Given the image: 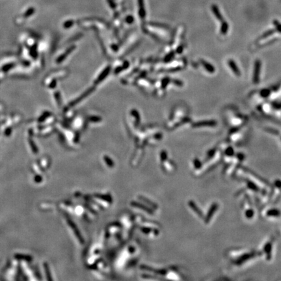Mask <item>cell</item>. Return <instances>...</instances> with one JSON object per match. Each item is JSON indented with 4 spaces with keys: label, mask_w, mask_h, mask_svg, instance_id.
I'll return each mask as SVG.
<instances>
[{
    "label": "cell",
    "mask_w": 281,
    "mask_h": 281,
    "mask_svg": "<svg viewBox=\"0 0 281 281\" xmlns=\"http://www.w3.org/2000/svg\"><path fill=\"white\" fill-rule=\"evenodd\" d=\"M228 260L236 268H243L251 262L260 257L258 251L247 249H232L226 253Z\"/></svg>",
    "instance_id": "obj_1"
},
{
    "label": "cell",
    "mask_w": 281,
    "mask_h": 281,
    "mask_svg": "<svg viewBox=\"0 0 281 281\" xmlns=\"http://www.w3.org/2000/svg\"><path fill=\"white\" fill-rule=\"evenodd\" d=\"M275 241H276V239L273 236L267 238L262 243L261 247L258 251L260 254V257L264 258L265 260L267 262L272 260Z\"/></svg>",
    "instance_id": "obj_2"
},
{
    "label": "cell",
    "mask_w": 281,
    "mask_h": 281,
    "mask_svg": "<svg viewBox=\"0 0 281 281\" xmlns=\"http://www.w3.org/2000/svg\"><path fill=\"white\" fill-rule=\"evenodd\" d=\"M245 197L242 203L243 213L246 219L252 220L254 218L256 212L251 201V197L249 198L248 194H245Z\"/></svg>",
    "instance_id": "obj_3"
},
{
    "label": "cell",
    "mask_w": 281,
    "mask_h": 281,
    "mask_svg": "<svg viewBox=\"0 0 281 281\" xmlns=\"http://www.w3.org/2000/svg\"><path fill=\"white\" fill-rule=\"evenodd\" d=\"M262 216L269 221H276L281 217V211L277 208L266 207L262 211Z\"/></svg>",
    "instance_id": "obj_4"
},
{
    "label": "cell",
    "mask_w": 281,
    "mask_h": 281,
    "mask_svg": "<svg viewBox=\"0 0 281 281\" xmlns=\"http://www.w3.org/2000/svg\"><path fill=\"white\" fill-rule=\"evenodd\" d=\"M191 168L193 174L194 176H200L207 171L204 161H201L199 158H195L191 161Z\"/></svg>",
    "instance_id": "obj_5"
},
{
    "label": "cell",
    "mask_w": 281,
    "mask_h": 281,
    "mask_svg": "<svg viewBox=\"0 0 281 281\" xmlns=\"http://www.w3.org/2000/svg\"><path fill=\"white\" fill-rule=\"evenodd\" d=\"M219 204L217 202H211L208 208L207 213L204 216L203 221L206 225H209L213 221L215 216L219 210Z\"/></svg>",
    "instance_id": "obj_6"
},
{
    "label": "cell",
    "mask_w": 281,
    "mask_h": 281,
    "mask_svg": "<svg viewBox=\"0 0 281 281\" xmlns=\"http://www.w3.org/2000/svg\"><path fill=\"white\" fill-rule=\"evenodd\" d=\"M188 205H189V207L190 208V210L193 211V214L195 215V216H196L198 218H199L200 220H202L204 219V214L202 211V210H200V208L198 207V206L196 204L194 200H189V202H188Z\"/></svg>",
    "instance_id": "obj_7"
},
{
    "label": "cell",
    "mask_w": 281,
    "mask_h": 281,
    "mask_svg": "<svg viewBox=\"0 0 281 281\" xmlns=\"http://www.w3.org/2000/svg\"><path fill=\"white\" fill-rule=\"evenodd\" d=\"M260 62L259 61H257L255 63V67H254V75H253V81L254 83H255L256 84L258 83L259 81V72H260Z\"/></svg>",
    "instance_id": "obj_8"
},
{
    "label": "cell",
    "mask_w": 281,
    "mask_h": 281,
    "mask_svg": "<svg viewBox=\"0 0 281 281\" xmlns=\"http://www.w3.org/2000/svg\"><path fill=\"white\" fill-rule=\"evenodd\" d=\"M216 125V123H215L214 121H202V122H199V123H196L194 127H197V128H200V127H205V126H214Z\"/></svg>",
    "instance_id": "obj_9"
},
{
    "label": "cell",
    "mask_w": 281,
    "mask_h": 281,
    "mask_svg": "<svg viewBox=\"0 0 281 281\" xmlns=\"http://www.w3.org/2000/svg\"><path fill=\"white\" fill-rule=\"evenodd\" d=\"M228 64L230 67L231 70L233 71L234 74H235L237 76H240V71L238 69V68L237 67V65H236L235 62L233 61L232 60H229L228 61Z\"/></svg>",
    "instance_id": "obj_10"
},
{
    "label": "cell",
    "mask_w": 281,
    "mask_h": 281,
    "mask_svg": "<svg viewBox=\"0 0 281 281\" xmlns=\"http://www.w3.org/2000/svg\"><path fill=\"white\" fill-rule=\"evenodd\" d=\"M201 63H202V65L204 66V67H205V68L206 70L210 72H211V73L214 72V67H212V66L210 64H209L208 63L205 61H201Z\"/></svg>",
    "instance_id": "obj_11"
},
{
    "label": "cell",
    "mask_w": 281,
    "mask_h": 281,
    "mask_svg": "<svg viewBox=\"0 0 281 281\" xmlns=\"http://www.w3.org/2000/svg\"><path fill=\"white\" fill-rule=\"evenodd\" d=\"M34 12H35V9H34V8L33 7H31V8H30L27 11H26L25 12V14H24V17H30V16L31 14H33Z\"/></svg>",
    "instance_id": "obj_12"
}]
</instances>
